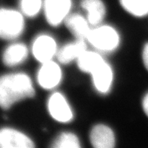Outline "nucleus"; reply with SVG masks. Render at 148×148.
I'll return each mask as SVG.
<instances>
[{
	"label": "nucleus",
	"mask_w": 148,
	"mask_h": 148,
	"mask_svg": "<svg viewBox=\"0 0 148 148\" xmlns=\"http://www.w3.org/2000/svg\"><path fill=\"white\" fill-rule=\"evenodd\" d=\"M35 90L28 75L22 72L4 74L0 76V107L9 109L14 103L32 97Z\"/></svg>",
	"instance_id": "nucleus-1"
},
{
	"label": "nucleus",
	"mask_w": 148,
	"mask_h": 148,
	"mask_svg": "<svg viewBox=\"0 0 148 148\" xmlns=\"http://www.w3.org/2000/svg\"><path fill=\"white\" fill-rule=\"evenodd\" d=\"M86 41L97 50L111 52L119 45V35L116 29L110 25H97L91 28Z\"/></svg>",
	"instance_id": "nucleus-2"
},
{
	"label": "nucleus",
	"mask_w": 148,
	"mask_h": 148,
	"mask_svg": "<svg viewBox=\"0 0 148 148\" xmlns=\"http://www.w3.org/2000/svg\"><path fill=\"white\" fill-rule=\"evenodd\" d=\"M22 12L9 8H0V38L13 40L23 34L25 20Z\"/></svg>",
	"instance_id": "nucleus-3"
},
{
	"label": "nucleus",
	"mask_w": 148,
	"mask_h": 148,
	"mask_svg": "<svg viewBox=\"0 0 148 148\" xmlns=\"http://www.w3.org/2000/svg\"><path fill=\"white\" fill-rule=\"evenodd\" d=\"M47 108L51 117L59 123H67L73 119V109L65 96L60 92H53L49 96Z\"/></svg>",
	"instance_id": "nucleus-4"
},
{
	"label": "nucleus",
	"mask_w": 148,
	"mask_h": 148,
	"mask_svg": "<svg viewBox=\"0 0 148 148\" xmlns=\"http://www.w3.org/2000/svg\"><path fill=\"white\" fill-rule=\"evenodd\" d=\"M32 55L37 61L43 63L52 60L56 56L58 45L53 36L47 34L38 35L33 40L31 47Z\"/></svg>",
	"instance_id": "nucleus-5"
},
{
	"label": "nucleus",
	"mask_w": 148,
	"mask_h": 148,
	"mask_svg": "<svg viewBox=\"0 0 148 148\" xmlns=\"http://www.w3.org/2000/svg\"><path fill=\"white\" fill-rule=\"evenodd\" d=\"M62 79V71L60 64L50 60L41 63L37 72V82L42 88L52 90L60 84Z\"/></svg>",
	"instance_id": "nucleus-6"
},
{
	"label": "nucleus",
	"mask_w": 148,
	"mask_h": 148,
	"mask_svg": "<svg viewBox=\"0 0 148 148\" xmlns=\"http://www.w3.org/2000/svg\"><path fill=\"white\" fill-rule=\"evenodd\" d=\"M43 8L47 23L57 27L69 16L71 0H45Z\"/></svg>",
	"instance_id": "nucleus-7"
},
{
	"label": "nucleus",
	"mask_w": 148,
	"mask_h": 148,
	"mask_svg": "<svg viewBox=\"0 0 148 148\" xmlns=\"http://www.w3.org/2000/svg\"><path fill=\"white\" fill-rule=\"evenodd\" d=\"M35 145L32 138L25 133L5 127L0 129V148H32Z\"/></svg>",
	"instance_id": "nucleus-8"
},
{
	"label": "nucleus",
	"mask_w": 148,
	"mask_h": 148,
	"mask_svg": "<svg viewBox=\"0 0 148 148\" xmlns=\"http://www.w3.org/2000/svg\"><path fill=\"white\" fill-rule=\"evenodd\" d=\"M90 74L94 87L98 92L106 94L110 90L113 80V72L108 62L104 60Z\"/></svg>",
	"instance_id": "nucleus-9"
},
{
	"label": "nucleus",
	"mask_w": 148,
	"mask_h": 148,
	"mask_svg": "<svg viewBox=\"0 0 148 148\" xmlns=\"http://www.w3.org/2000/svg\"><path fill=\"white\" fill-rule=\"evenodd\" d=\"M86 49V40L76 38L74 41L68 42L58 49L56 54L57 59L61 64H69L74 60H77Z\"/></svg>",
	"instance_id": "nucleus-10"
},
{
	"label": "nucleus",
	"mask_w": 148,
	"mask_h": 148,
	"mask_svg": "<svg viewBox=\"0 0 148 148\" xmlns=\"http://www.w3.org/2000/svg\"><path fill=\"white\" fill-rule=\"evenodd\" d=\"M90 141L92 147L95 148H112L115 145V137L110 127L98 124L90 130Z\"/></svg>",
	"instance_id": "nucleus-11"
},
{
	"label": "nucleus",
	"mask_w": 148,
	"mask_h": 148,
	"mask_svg": "<svg viewBox=\"0 0 148 148\" xmlns=\"http://www.w3.org/2000/svg\"><path fill=\"white\" fill-rule=\"evenodd\" d=\"M29 54V49L22 42H14L8 45L3 51L2 61L5 66L12 67L25 62Z\"/></svg>",
	"instance_id": "nucleus-12"
},
{
	"label": "nucleus",
	"mask_w": 148,
	"mask_h": 148,
	"mask_svg": "<svg viewBox=\"0 0 148 148\" xmlns=\"http://www.w3.org/2000/svg\"><path fill=\"white\" fill-rule=\"evenodd\" d=\"M64 22L66 27L75 38L86 40L91 29L87 18L79 14H69Z\"/></svg>",
	"instance_id": "nucleus-13"
},
{
	"label": "nucleus",
	"mask_w": 148,
	"mask_h": 148,
	"mask_svg": "<svg viewBox=\"0 0 148 148\" xmlns=\"http://www.w3.org/2000/svg\"><path fill=\"white\" fill-rule=\"evenodd\" d=\"M81 6L87 12V20L92 26L100 25L106 14V8L101 0H82Z\"/></svg>",
	"instance_id": "nucleus-14"
},
{
	"label": "nucleus",
	"mask_w": 148,
	"mask_h": 148,
	"mask_svg": "<svg viewBox=\"0 0 148 148\" xmlns=\"http://www.w3.org/2000/svg\"><path fill=\"white\" fill-rule=\"evenodd\" d=\"M77 66L81 71L90 73L104 61V59L96 51L86 49L77 59Z\"/></svg>",
	"instance_id": "nucleus-15"
},
{
	"label": "nucleus",
	"mask_w": 148,
	"mask_h": 148,
	"mask_svg": "<svg viewBox=\"0 0 148 148\" xmlns=\"http://www.w3.org/2000/svg\"><path fill=\"white\" fill-rule=\"evenodd\" d=\"M121 6L135 16H145L148 14V0H120Z\"/></svg>",
	"instance_id": "nucleus-16"
},
{
	"label": "nucleus",
	"mask_w": 148,
	"mask_h": 148,
	"mask_svg": "<svg viewBox=\"0 0 148 148\" xmlns=\"http://www.w3.org/2000/svg\"><path fill=\"white\" fill-rule=\"evenodd\" d=\"M51 147L54 148H79L80 142L77 136L73 132L61 133L53 140Z\"/></svg>",
	"instance_id": "nucleus-17"
},
{
	"label": "nucleus",
	"mask_w": 148,
	"mask_h": 148,
	"mask_svg": "<svg viewBox=\"0 0 148 148\" xmlns=\"http://www.w3.org/2000/svg\"><path fill=\"white\" fill-rule=\"evenodd\" d=\"M42 8L41 0H21L20 8L22 14L28 17H34Z\"/></svg>",
	"instance_id": "nucleus-18"
},
{
	"label": "nucleus",
	"mask_w": 148,
	"mask_h": 148,
	"mask_svg": "<svg viewBox=\"0 0 148 148\" xmlns=\"http://www.w3.org/2000/svg\"><path fill=\"white\" fill-rule=\"evenodd\" d=\"M143 61L144 65L148 71V42L146 43L143 50Z\"/></svg>",
	"instance_id": "nucleus-19"
},
{
	"label": "nucleus",
	"mask_w": 148,
	"mask_h": 148,
	"mask_svg": "<svg viewBox=\"0 0 148 148\" xmlns=\"http://www.w3.org/2000/svg\"><path fill=\"white\" fill-rule=\"evenodd\" d=\"M143 108L146 115L148 116V92L146 94L143 100Z\"/></svg>",
	"instance_id": "nucleus-20"
}]
</instances>
